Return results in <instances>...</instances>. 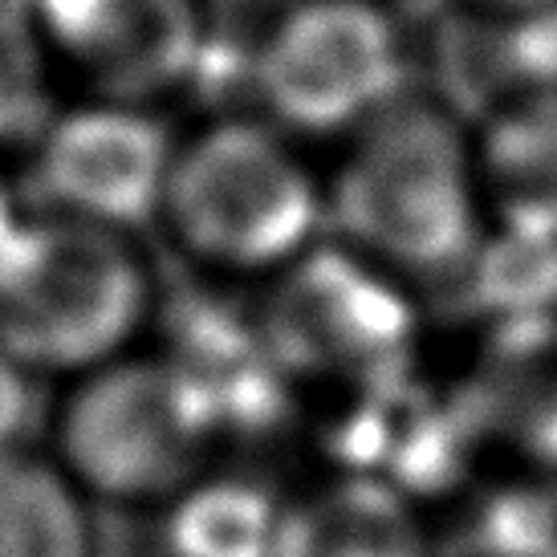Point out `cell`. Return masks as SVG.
Wrapping results in <instances>:
<instances>
[{"instance_id":"6da1fadb","label":"cell","mask_w":557,"mask_h":557,"mask_svg":"<svg viewBox=\"0 0 557 557\" xmlns=\"http://www.w3.org/2000/svg\"><path fill=\"white\" fill-rule=\"evenodd\" d=\"M325 216L342 245L379 269L448 273L465 264L480 233V187L456 119L399 94L358 126Z\"/></svg>"},{"instance_id":"7c38bea8","label":"cell","mask_w":557,"mask_h":557,"mask_svg":"<svg viewBox=\"0 0 557 557\" xmlns=\"http://www.w3.org/2000/svg\"><path fill=\"white\" fill-rule=\"evenodd\" d=\"M0 557H94L86 493L53 456L0 451Z\"/></svg>"},{"instance_id":"7a4b0ae2","label":"cell","mask_w":557,"mask_h":557,"mask_svg":"<svg viewBox=\"0 0 557 557\" xmlns=\"http://www.w3.org/2000/svg\"><path fill=\"white\" fill-rule=\"evenodd\" d=\"M151 306L126 233L33 212L0 236V350L33 374H90L123 358Z\"/></svg>"},{"instance_id":"ba28073f","label":"cell","mask_w":557,"mask_h":557,"mask_svg":"<svg viewBox=\"0 0 557 557\" xmlns=\"http://www.w3.org/2000/svg\"><path fill=\"white\" fill-rule=\"evenodd\" d=\"M472 163L480 200L505 233L557 245V86L496 107Z\"/></svg>"},{"instance_id":"2e32d148","label":"cell","mask_w":557,"mask_h":557,"mask_svg":"<svg viewBox=\"0 0 557 557\" xmlns=\"http://www.w3.org/2000/svg\"><path fill=\"white\" fill-rule=\"evenodd\" d=\"M468 9L488 16H545L557 13V0H460Z\"/></svg>"},{"instance_id":"9c48e42d","label":"cell","mask_w":557,"mask_h":557,"mask_svg":"<svg viewBox=\"0 0 557 557\" xmlns=\"http://www.w3.org/2000/svg\"><path fill=\"white\" fill-rule=\"evenodd\" d=\"M53 37L110 90L131 94L184 70L191 33L175 0H41Z\"/></svg>"},{"instance_id":"5bb4252c","label":"cell","mask_w":557,"mask_h":557,"mask_svg":"<svg viewBox=\"0 0 557 557\" xmlns=\"http://www.w3.org/2000/svg\"><path fill=\"white\" fill-rule=\"evenodd\" d=\"M53 119L46 90V65L33 33L0 13V147L33 143Z\"/></svg>"},{"instance_id":"9a60e30c","label":"cell","mask_w":557,"mask_h":557,"mask_svg":"<svg viewBox=\"0 0 557 557\" xmlns=\"http://www.w3.org/2000/svg\"><path fill=\"white\" fill-rule=\"evenodd\" d=\"M41 374L21 367L13 355L0 350V451L29 448V435L41 419Z\"/></svg>"},{"instance_id":"8fae6325","label":"cell","mask_w":557,"mask_h":557,"mask_svg":"<svg viewBox=\"0 0 557 557\" xmlns=\"http://www.w3.org/2000/svg\"><path fill=\"white\" fill-rule=\"evenodd\" d=\"M484 358L476 399L488 428L529 456L557 460V322H509Z\"/></svg>"},{"instance_id":"8992f818","label":"cell","mask_w":557,"mask_h":557,"mask_svg":"<svg viewBox=\"0 0 557 557\" xmlns=\"http://www.w3.org/2000/svg\"><path fill=\"white\" fill-rule=\"evenodd\" d=\"M411 310L387 269L350 248H306L261 318L273 362L310 379L383 383L411 342Z\"/></svg>"},{"instance_id":"ac0fdd59","label":"cell","mask_w":557,"mask_h":557,"mask_svg":"<svg viewBox=\"0 0 557 557\" xmlns=\"http://www.w3.org/2000/svg\"><path fill=\"white\" fill-rule=\"evenodd\" d=\"M554 557H557V554H554Z\"/></svg>"},{"instance_id":"52a82bcc","label":"cell","mask_w":557,"mask_h":557,"mask_svg":"<svg viewBox=\"0 0 557 557\" xmlns=\"http://www.w3.org/2000/svg\"><path fill=\"white\" fill-rule=\"evenodd\" d=\"M33 212L131 233L163 212L175 159L168 126L123 98L53 114L29 143Z\"/></svg>"},{"instance_id":"e0dca14e","label":"cell","mask_w":557,"mask_h":557,"mask_svg":"<svg viewBox=\"0 0 557 557\" xmlns=\"http://www.w3.org/2000/svg\"><path fill=\"white\" fill-rule=\"evenodd\" d=\"M16 220H21V216H16L13 200H9V187H4V180H0V236L9 233Z\"/></svg>"},{"instance_id":"277c9868","label":"cell","mask_w":557,"mask_h":557,"mask_svg":"<svg viewBox=\"0 0 557 557\" xmlns=\"http://www.w3.org/2000/svg\"><path fill=\"white\" fill-rule=\"evenodd\" d=\"M159 216L196 261L261 273L310 248L322 196L277 131L228 119L175 147Z\"/></svg>"},{"instance_id":"5b68a950","label":"cell","mask_w":557,"mask_h":557,"mask_svg":"<svg viewBox=\"0 0 557 557\" xmlns=\"http://www.w3.org/2000/svg\"><path fill=\"white\" fill-rule=\"evenodd\" d=\"M399 29L374 0H301L257 58L269 114L301 135L358 131L399 98Z\"/></svg>"},{"instance_id":"3957f363","label":"cell","mask_w":557,"mask_h":557,"mask_svg":"<svg viewBox=\"0 0 557 557\" xmlns=\"http://www.w3.org/2000/svg\"><path fill=\"white\" fill-rule=\"evenodd\" d=\"M220 407L175 358H114L65 395L53 460L82 493L119 505L175 500L203 472Z\"/></svg>"},{"instance_id":"30bf717a","label":"cell","mask_w":557,"mask_h":557,"mask_svg":"<svg viewBox=\"0 0 557 557\" xmlns=\"http://www.w3.org/2000/svg\"><path fill=\"white\" fill-rule=\"evenodd\" d=\"M273 557H428V542L399 488L355 472L281 512Z\"/></svg>"},{"instance_id":"4fadbf2b","label":"cell","mask_w":557,"mask_h":557,"mask_svg":"<svg viewBox=\"0 0 557 557\" xmlns=\"http://www.w3.org/2000/svg\"><path fill=\"white\" fill-rule=\"evenodd\" d=\"M281 512L248 480H196L175 496L168 549L171 557H273Z\"/></svg>"}]
</instances>
